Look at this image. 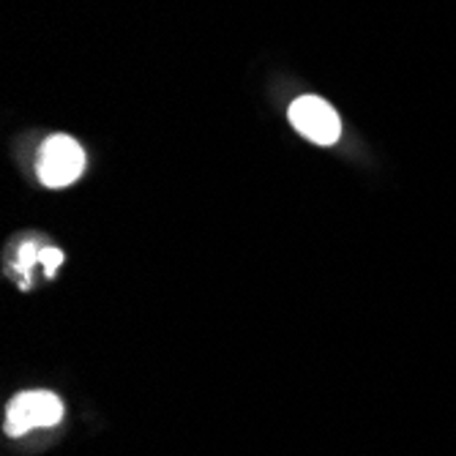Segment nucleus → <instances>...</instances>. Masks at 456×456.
<instances>
[{
    "mask_svg": "<svg viewBox=\"0 0 456 456\" xmlns=\"http://www.w3.org/2000/svg\"><path fill=\"white\" fill-rule=\"evenodd\" d=\"M86 170V151L69 134H55L38 153V178L50 189H63L74 183Z\"/></svg>",
    "mask_w": 456,
    "mask_h": 456,
    "instance_id": "f257e3e1",
    "label": "nucleus"
},
{
    "mask_svg": "<svg viewBox=\"0 0 456 456\" xmlns=\"http://www.w3.org/2000/svg\"><path fill=\"white\" fill-rule=\"evenodd\" d=\"M63 419V402L53 391H25L12 399L6 412V432L20 437L30 429H47Z\"/></svg>",
    "mask_w": 456,
    "mask_h": 456,
    "instance_id": "f03ea898",
    "label": "nucleus"
},
{
    "mask_svg": "<svg viewBox=\"0 0 456 456\" xmlns=\"http://www.w3.org/2000/svg\"><path fill=\"white\" fill-rule=\"evenodd\" d=\"M289 123L296 126V132L317 145H334L342 134L337 110L320 96H301L289 104Z\"/></svg>",
    "mask_w": 456,
    "mask_h": 456,
    "instance_id": "7ed1b4c3",
    "label": "nucleus"
},
{
    "mask_svg": "<svg viewBox=\"0 0 456 456\" xmlns=\"http://www.w3.org/2000/svg\"><path fill=\"white\" fill-rule=\"evenodd\" d=\"M41 252H45V246H38V243H22L20 252H17V271L22 276H28L36 265H41Z\"/></svg>",
    "mask_w": 456,
    "mask_h": 456,
    "instance_id": "20e7f679",
    "label": "nucleus"
},
{
    "mask_svg": "<svg viewBox=\"0 0 456 456\" xmlns=\"http://www.w3.org/2000/svg\"><path fill=\"white\" fill-rule=\"evenodd\" d=\"M61 263H63V252H61V248L45 246V252H41V265H45V273L47 276H55V268Z\"/></svg>",
    "mask_w": 456,
    "mask_h": 456,
    "instance_id": "39448f33",
    "label": "nucleus"
}]
</instances>
